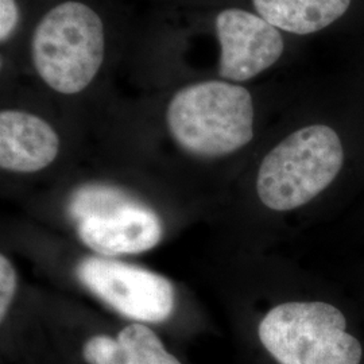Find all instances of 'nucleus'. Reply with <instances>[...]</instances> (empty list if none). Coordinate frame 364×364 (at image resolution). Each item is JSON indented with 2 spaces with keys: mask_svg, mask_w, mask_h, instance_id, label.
Returning <instances> with one entry per match:
<instances>
[{
  "mask_svg": "<svg viewBox=\"0 0 364 364\" xmlns=\"http://www.w3.org/2000/svg\"><path fill=\"white\" fill-rule=\"evenodd\" d=\"M82 356L88 364H138L117 338L105 335L87 340L82 347Z\"/></svg>",
  "mask_w": 364,
  "mask_h": 364,
  "instance_id": "11",
  "label": "nucleus"
},
{
  "mask_svg": "<svg viewBox=\"0 0 364 364\" xmlns=\"http://www.w3.org/2000/svg\"><path fill=\"white\" fill-rule=\"evenodd\" d=\"M16 291V272L11 262L0 257V320L3 321L13 304Z\"/></svg>",
  "mask_w": 364,
  "mask_h": 364,
  "instance_id": "12",
  "label": "nucleus"
},
{
  "mask_svg": "<svg viewBox=\"0 0 364 364\" xmlns=\"http://www.w3.org/2000/svg\"><path fill=\"white\" fill-rule=\"evenodd\" d=\"M60 136L42 117L19 109L0 112V166L14 173H36L58 156Z\"/></svg>",
  "mask_w": 364,
  "mask_h": 364,
  "instance_id": "8",
  "label": "nucleus"
},
{
  "mask_svg": "<svg viewBox=\"0 0 364 364\" xmlns=\"http://www.w3.org/2000/svg\"><path fill=\"white\" fill-rule=\"evenodd\" d=\"M30 50L38 77L50 90L61 95L80 93L103 66V19L84 1H61L41 18Z\"/></svg>",
  "mask_w": 364,
  "mask_h": 364,
  "instance_id": "2",
  "label": "nucleus"
},
{
  "mask_svg": "<svg viewBox=\"0 0 364 364\" xmlns=\"http://www.w3.org/2000/svg\"><path fill=\"white\" fill-rule=\"evenodd\" d=\"M326 302H287L260 321V343L279 364H360L362 346Z\"/></svg>",
  "mask_w": 364,
  "mask_h": 364,
  "instance_id": "4",
  "label": "nucleus"
},
{
  "mask_svg": "<svg viewBox=\"0 0 364 364\" xmlns=\"http://www.w3.org/2000/svg\"><path fill=\"white\" fill-rule=\"evenodd\" d=\"M258 15L273 26L306 36L332 25L343 16L351 0H252Z\"/></svg>",
  "mask_w": 364,
  "mask_h": 364,
  "instance_id": "9",
  "label": "nucleus"
},
{
  "mask_svg": "<svg viewBox=\"0 0 364 364\" xmlns=\"http://www.w3.org/2000/svg\"><path fill=\"white\" fill-rule=\"evenodd\" d=\"M166 124L174 142L191 156H230L254 138L252 96L225 80L193 82L170 99Z\"/></svg>",
  "mask_w": 364,
  "mask_h": 364,
  "instance_id": "1",
  "label": "nucleus"
},
{
  "mask_svg": "<svg viewBox=\"0 0 364 364\" xmlns=\"http://www.w3.org/2000/svg\"><path fill=\"white\" fill-rule=\"evenodd\" d=\"M76 225L81 242L105 257L141 254L156 247L162 237L156 212L107 185H99L85 196Z\"/></svg>",
  "mask_w": 364,
  "mask_h": 364,
  "instance_id": "5",
  "label": "nucleus"
},
{
  "mask_svg": "<svg viewBox=\"0 0 364 364\" xmlns=\"http://www.w3.org/2000/svg\"><path fill=\"white\" fill-rule=\"evenodd\" d=\"M215 30L220 43L219 76L243 82L273 66L285 49L279 28L258 14L227 9L218 14Z\"/></svg>",
  "mask_w": 364,
  "mask_h": 364,
  "instance_id": "7",
  "label": "nucleus"
},
{
  "mask_svg": "<svg viewBox=\"0 0 364 364\" xmlns=\"http://www.w3.org/2000/svg\"><path fill=\"white\" fill-rule=\"evenodd\" d=\"M117 340L138 364H181L168 352L161 338L141 323L123 328Z\"/></svg>",
  "mask_w": 364,
  "mask_h": 364,
  "instance_id": "10",
  "label": "nucleus"
},
{
  "mask_svg": "<svg viewBox=\"0 0 364 364\" xmlns=\"http://www.w3.org/2000/svg\"><path fill=\"white\" fill-rule=\"evenodd\" d=\"M344 151L336 131L314 124L294 131L262 161L257 192L273 210L299 208L336 178Z\"/></svg>",
  "mask_w": 364,
  "mask_h": 364,
  "instance_id": "3",
  "label": "nucleus"
},
{
  "mask_svg": "<svg viewBox=\"0 0 364 364\" xmlns=\"http://www.w3.org/2000/svg\"><path fill=\"white\" fill-rule=\"evenodd\" d=\"M80 282L122 316L162 323L174 309V287L159 274L124 262L87 257L76 269Z\"/></svg>",
  "mask_w": 364,
  "mask_h": 364,
  "instance_id": "6",
  "label": "nucleus"
},
{
  "mask_svg": "<svg viewBox=\"0 0 364 364\" xmlns=\"http://www.w3.org/2000/svg\"><path fill=\"white\" fill-rule=\"evenodd\" d=\"M19 23V7L16 0H0V41L11 38Z\"/></svg>",
  "mask_w": 364,
  "mask_h": 364,
  "instance_id": "13",
  "label": "nucleus"
}]
</instances>
